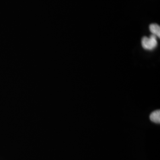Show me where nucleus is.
I'll return each mask as SVG.
<instances>
[{
	"label": "nucleus",
	"mask_w": 160,
	"mask_h": 160,
	"mask_svg": "<svg viewBox=\"0 0 160 160\" xmlns=\"http://www.w3.org/2000/svg\"><path fill=\"white\" fill-rule=\"evenodd\" d=\"M157 38L156 36L152 34L149 38L143 37L141 42L143 49L148 51H152L155 49L158 45Z\"/></svg>",
	"instance_id": "f257e3e1"
},
{
	"label": "nucleus",
	"mask_w": 160,
	"mask_h": 160,
	"mask_svg": "<svg viewBox=\"0 0 160 160\" xmlns=\"http://www.w3.org/2000/svg\"><path fill=\"white\" fill-rule=\"evenodd\" d=\"M149 119L152 122H154L155 123H160V111L156 110L151 113L149 116Z\"/></svg>",
	"instance_id": "7ed1b4c3"
},
{
	"label": "nucleus",
	"mask_w": 160,
	"mask_h": 160,
	"mask_svg": "<svg viewBox=\"0 0 160 160\" xmlns=\"http://www.w3.org/2000/svg\"><path fill=\"white\" fill-rule=\"evenodd\" d=\"M149 30L152 35H154L157 38L160 37V27L157 24H151L149 26Z\"/></svg>",
	"instance_id": "f03ea898"
}]
</instances>
